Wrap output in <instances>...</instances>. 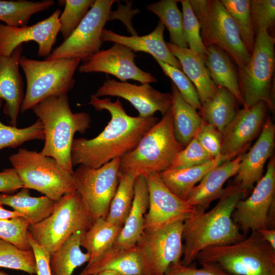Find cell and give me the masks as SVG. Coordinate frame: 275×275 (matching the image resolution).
Here are the masks:
<instances>
[{
	"label": "cell",
	"instance_id": "5",
	"mask_svg": "<svg viewBox=\"0 0 275 275\" xmlns=\"http://www.w3.org/2000/svg\"><path fill=\"white\" fill-rule=\"evenodd\" d=\"M196 259L216 264L232 275H275V250L258 231L235 243L207 247Z\"/></svg>",
	"mask_w": 275,
	"mask_h": 275
},
{
	"label": "cell",
	"instance_id": "13",
	"mask_svg": "<svg viewBox=\"0 0 275 275\" xmlns=\"http://www.w3.org/2000/svg\"><path fill=\"white\" fill-rule=\"evenodd\" d=\"M116 1L95 0L81 22L45 60L78 59L84 62L100 50L101 35Z\"/></svg>",
	"mask_w": 275,
	"mask_h": 275
},
{
	"label": "cell",
	"instance_id": "46",
	"mask_svg": "<svg viewBox=\"0 0 275 275\" xmlns=\"http://www.w3.org/2000/svg\"><path fill=\"white\" fill-rule=\"evenodd\" d=\"M195 138L213 158L221 156L222 133L204 119Z\"/></svg>",
	"mask_w": 275,
	"mask_h": 275
},
{
	"label": "cell",
	"instance_id": "25",
	"mask_svg": "<svg viewBox=\"0 0 275 275\" xmlns=\"http://www.w3.org/2000/svg\"><path fill=\"white\" fill-rule=\"evenodd\" d=\"M149 205L147 183L144 176L135 181L132 206L121 231L113 246L128 248L136 245L144 230L145 215Z\"/></svg>",
	"mask_w": 275,
	"mask_h": 275
},
{
	"label": "cell",
	"instance_id": "7",
	"mask_svg": "<svg viewBox=\"0 0 275 275\" xmlns=\"http://www.w3.org/2000/svg\"><path fill=\"white\" fill-rule=\"evenodd\" d=\"M205 47L215 45L225 51L237 68L245 66L251 54L233 18L219 0H189Z\"/></svg>",
	"mask_w": 275,
	"mask_h": 275
},
{
	"label": "cell",
	"instance_id": "6",
	"mask_svg": "<svg viewBox=\"0 0 275 275\" xmlns=\"http://www.w3.org/2000/svg\"><path fill=\"white\" fill-rule=\"evenodd\" d=\"M80 61L78 59L39 61L22 55L19 64L25 75L26 89L21 112L32 109L48 97L67 94L75 85L74 75Z\"/></svg>",
	"mask_w": 275,
	"mask_h": 275
},
{
	"label": "cell",
	"instance_id": "51",
	"mask_svg": "<svg viewBox=\"0 0 275 275\" xmlns=\"http://www.w3.org/2000/svg\"><path fill=\"white\" fill-rule=\"evenodd\" d=\"M17 216H22L21 215L15 211H11L5 209L0 205V219L11 218Z\"/></svg>",
	"mask_w": 275,
	"mask_h": 275
},
{
	"label": "cell",
	"instance_id": "36",
	"mask_svg": "<svg viewBox=\"0 0 275 275\" xmlns=\"http://www.w3.org/2000/svg\"><path fill=\"white\" fill-rule=\"evenodd\" d=\"M178 1L161 0L149 4L147 9L154 13L166 26L170 42L178 46L188 47L183 31L182 14L177 6Z\"/></svg>",
	"mask_w": 275,
	"mask_h": 275
},
{
	"label": "cell",
	"instance_id": "12",
	"mask_svg": "<svg viewBox=\"0 0 275 275\" xmlns=\"http://www.w3.org/2000/svg\"><path fill=\"white\" fill-rule=\"evenodd\" d=\"M183 221L158 228L144 229L136 246L141 254L144 275H164L169 266L181 261Z\"/></svg>",
	"mask_w": 275,
	"mask_h": 275
},
{
	"label": "cell",
	"instance_id": "40",
	"mask_svg": "<svg viewBox=\"0 0 275 275\" xmlns=\"http://www.w3.org/2000/svg\"><path fill=\"white\" fill-rule=\"evenodd\" d=\"M95 0H65L63 12L59 17L60 32L64 40L67 39L85 17Z\"/></svg>",
	"mask_w": 275,
	"mask_h": 275
},
{
	"label": "cell",
	"instance_id": "41",
	"mask_svg": "<svg viewBox=\"0 0 275 275\" xmlns=\"http://www.w3.org/2000/svg\"><path fill=\"white\" fill-rule=\"evenodd\" d=\"M178 2L182 5V25L185 40L188 48L204 60L206 47L201 36L199 21L193 11L189 0H180Z\"/></svg>",
	"mask_w": 275,
	"mask_h": 275
},
{
	"label": "cell",
	"instance_id": "44",
	"mask_svg": "<svg viewBox=\"0 0 275 275\" xmlns=\"http://www.w3.org/2000/svg\"><path fill=\"white\" fill-rule=\"evenodd\" d=\"M250 9L255 36L262 29L270 34L275 24V1L251 0Z\"/></svg>",
	"mask_w": 275,
	"mask_h": 275
},
{
	"label": "cell",
	"instance_id": "45",
	"mask_svg": "<svg viewBox=\"0 0 275 275\" xmlns=\"http://www.w3.org/2000/svg\"><path fill=\"white\" fill-rule=\"evenodd\" d=\"M213 159L194 138L183 149L177 153L169 169H179L194 167Z\"/></svg>",
	"mask_w": 275,
	"mask_h": 275
},
{
	"label": "cell",
	"instance_id": "21",
	"mask_svg": "<svg viewBox=\"0 0 275 275\" xmlns=\"http://www.w3.org/2000/svg\"><path fill=\"white\" fill-rule=\"evenodd\" d=\"M22 52L21 44L10 56H0V99L5 101L3 112L13 126H16L24 96L23 81L19 69Z\"/></svg>",
	"mask_w": 275,
	"mask_h": 275
},
{
	"label": "cell",
	"instance_id": "29",
	"mask_svg": "<svg viewBox=\"0 0 275 275\" xmlns=\"http://www.w3.org/2000/svg\"><path fill=\"white\" fill-rule=\"evenodd\" d=\"M56 201L45 196H30L29 189L22 187L13 195L0 194V205L10 206L20 213L30 225L37 223L48 216L52 212Z\"/></svg>",
	"mask_w": 275,
	"mask_h": 275
},
{
	"label": "cell",
	"instance_id": "20",
	"mask_svg": "<svg viewBox=\"0 0 275 275\" xmlns=\"http://www.w3.org/2000/svg\"><path fill=\"white\" fill-rule=\"evenodd\" d=\"M275 125L270 116L267 117L257 141L244 153L234 179L243 191L248 193L263 177L266 162L273 156L275 145Z\"/></svg>",
	"mask_w": 275,
	"mask_h": 275
},
{
	"label": "cell",
	"instance_id": "49",
	"mask_svg": "<svg viewBox=\"0 0 275 275\" xmlns=\"http://www.w3.org/2000/svg\"><path fill=\"white\" fill-rule=\"evenodd\" d=\"M23 187L14 168L6 169L0 172V193H12Z\"/></svg>",
	"mask_w": 275,
	"mask_h": 275
},
{
	"label": "cell",
	"instance_id": "2",
	"mask_svg": "<svg viewBox=\"0 0 275 275\" xmlns=\"http://www.w3.org/2000/svg\"><path fill=\"white\" fill-rule=\"evenodd\" d=\"M246 194L237 184L229 185L212 209L207 212L195 210L183 221V265H190L207 247L229 245L245 238L232 215L237 202Z\"/></svg>",
	"mask_w": 275,
	"mask_h": 275
},
{
	"label": "cell",
	"instance_id": "18",
	"mask_svg": "<svg viewBox=\"0 0 275 275\" xmlns=\"http://www.w3.org/2000/svg\"><path fill=\"white\" fill-rule=\"evenodd\" d=\"M94 94L98 97L109 96L125 99L142 118L153 116L157 111L163 116L172 105L171 93L161 92L148 83L137 85L107 78Z\"/></svg>",
	"mask_w": 275,
	"mask_h": 275
},
{
	"label": "cell",
	"instance_id": "26",
	"mask_svg": "<svg viewBox=\"0 0 275 275\" xmlns=\"http://www.w3.org/2000/svg\"><path fill=\"white\" fill-rule=\"evenodd\" d=\"M232 159L231 157L221 155L198 166L179 169H168L158 174L172 193L185 201L191 190L210 171Z\"/></svg>",
	"mask_w": 275,
	"mask_h": 275
},
{
	"label": "cell",
	"instance_id": "10",
	"mask_svg": "<svg viewBox=\"0 0 275 275\" xmlns=\"http://www.w3.org/2000/svg\"><path fill=\"white\" fill-rule=\"evenodd\" d=\"M9 160L23 187L36 190L54 201L75 190L72 174L40 152L20 148Z\"/></svg>",
	"mask_w": 275,
	"mask_h": 275
},
{
	"label": "cell",
	"instance_id": "17",
	"mask_svg": "<svg viewBox=\"0 0 275 275\" xmlns=\"http://www.w3.org/2000/svg\"><path fill=\"white\" fill-rule=\"evenodd\" d=\"M145 177L148 189L149 205L145 215L144 229L158 228L174 222L184 221L195 210L186 201L172 193L158 174Z\"/></svg>",
	"mask_w": 275,
	"mask_h": 275
},
{
	"label": "cell",
	"instance_id": "4",
	"mask_svg": "<svg viewBox=\"0 0 275 275\" xmlns=\"http://www.w3.org/2000/svg\"><path fill=\"white\" fill-rule=\"evenodd\" d=\"M184 148L174 134L171 106L136 146L121 158L119 172L144 176L159 174L170 168L176 155Z\"/></svg>",
	"mask_w": 275,
	"mask_h": 275
},
{
	"label": "cell",
	"instance_id": "8",
	"mask_svg": "<svg viewBox=\"0 0 275 275\" xmlns=\"http://www.w3.org/2000/svg\"><path fill=\"white\" fill-rule=\"evenodd\" d=\"M275 38L266 29L255 36L254 47L248 64L237 68L243 101V107L250 108L263 101L274 112L271 81L275 67Z\"/></svg>",
	"mask_w": 275,
	"mask_h": 275
},
{
	"label": "cell",
	"instance_id": "47",
	"mask_svg": "<svg viewBox=\"0 0 275 275\" xmlns=\"http://www.w3.org/2000/svg\"><path fill=\"white\" fill-rule=\"evenodd\" d=\"M201 268L183 265L181 261L171 264L164 275H232L217 265L211 263H200Z\"/></svg>",
	"mask_w": 275,
	"mask_h": 275
},
{
	"label": "cell",
	"instance_id": "42",
	"mask_svg": "<svg viewBox=\"0 0 275 275\" xmlns=\"http://www.w3.org/2000/svg\"><path fill=\"white\" fill-rule=\"evenodd\" d=\"M163 72L172 81L184 100L196 109H202L197 90L187 76L177 67L155 59Z\"/></svg>",
	"mask_w": 275,
	"mask_h": 275
},
{
	"label": "cell",
	"instance_id": "37",
	"mask_svg": "<svg viewBox=\"0 0 275 275\" xmlns=\"http://www.w3.org/2000/svg\"><path fill=\"white\" fill-rule=\"evenodd\" d=\"M238 29L241 38L248 51L252 54L255 36L251 14L250 0H221Z\"/></svg>",
	"mask_w": 275,
	"mask_h": 275
},
{
	"label": "cell",
	"instance_id": "52",
	"mask_svg": "<svg viewBox=\"0 0 275 275\" xmlns=\"http://www.w3.org/2000/svg\"><path fill=\"white\" fill-rule=\"evenodd\" d=\"M98 275H127V274H122V273L114 271L106 270V271L101 272Z\"/></svg>",
	"mask_w": 275,
	"mask_h": 275
},
{
	"label": "cell",
	"instance_id": "31",
	"mask_svg": "<svg viewBox=\"0 0 275 275\" xmlns=\"http://www.w3.org/2000/svg\"><path fill=\"white\" fill-rule=\"evenodd\" d=\"M171 90L174 134L185 147L195 138L203 119L197 109L184 100L173 82Z\"/></svg>",
	"mask_w": 275,
	"mask_h": 275
},
{
	"label": "cell",
	"instance_id": "9",
	"mask_svg": "<svg viewBox=\"0 0 275 275\" xmlns=\"http://www.w3.org/2000/svg\"><path fill=\"white\" fill-rule=\"evenodd\" d=\"M92 223L78 193L74 190L56 201L52 213L30 225L28 233L49 255L78 231H86Z\"/></svg>",
	"mask_w": 275,
	"mask_h": 275
},
{
	"label": "cell",
	"instance_id": "14",
	"mask_svg": "<svg viewBox=\"0 0 275 275\" xmlns=\"http://www.w3.org/2000/svg\"><path fill=\"white\" fill-rule=\"evenodd\" d=\"M275 158L271 156L264 176L257 183L251 195L239 200L232 215L234 222L245 236L250 231L269 228V214L274 207Z\"/></svg>",
	"mask_w": 275,
	"mask_h": 275
},
{
	"label": "cell",
	"instance_id": "32",
	"mask_svg": "<svg viewBox=\"0 0 275 275\" xmlns=\"http://www.w3.org/2000/svg\"><path fill=\"white\" fill-rule=\"evenodd\" d=\"M122 227L101 217L84 232L80 243L90 256L88 263L97 260L113 246Z\"/></svg>",
	"mask_w": 275,
	"mask_h": 275
},
{
	"label": "cell",
	"instance_id": "48",
	"mask_svg": "<svg viewBox=\"0 0 275 275\" xmlns=\"http://www.w3.org/2000/svg\"><path fill=\"white\" fill-rule=\"evenodd\" d=\"M28 238L36 258V274L51 275L49 267V254L34 240L28 232Z\"/></svg>",
	"mask_w": 275,
	"mask_h": 275
},
{
	"label": "cell",
	"instance_id": "53",
	"mask_svg": "<svg viewBox=\"0 0 275 275\" xmlns=\"http://www.w3.org/2000/svg\"><path fill=\"white\" fill-rule=\"evenodd\" d=\"M0 275H10V274L0 270Z\"/></svg>",
	"mask_w": 275,
	"mask_h": 275
},
{
	"label": "cell",
	"instance_id": "34",
	"mask_svg": "<svg viewBox=\"0 0 275 275\" xmlns=\"http://www.w3.org/2000/svg\"><path fill=\"white\" fill-rule=\"evenodd\" d=\"M54 5L53 0H0V20L8 26H25L34 14L48 10Z\"/></svg>",
	"mask_w": 275,
	"mask_h": 275
},
{
	"label": "cell",
	"instance_id": "24",
	"mask_svg": "<svg viewBox=\"0 0 275 275\" xmlns=\"http://www.w3.org/2000/svg\"><path fill=\"white\" fill-rule=\"evenodd\" d=\"M106 270L127 275H144L142 259L136 246H112L97 260L88 263L78 275H98Z\"/></svg>",
	"mask_w": 275,
	"mask_h": 275
},
{
	"label": "cell",
	"instance_id": "30",
	"mask_svg": "<svg viewBox=\"0 0 275 275\" xmlns=\"http://www.w3.org/2000/svg\"><path fill=\"white\" fill-rule=\"evenodd\" d=\"M201 104L202 118L221 132L234 118L240 105L235 96L222 87H217L211 96Z\"/></svg>",
	"mask_w": 275,
	"mask_h": 275
},
{
	"label": "cell",
	"instance_id": "3",
	"mask_svg": "<svg viewBox=\"0 0 275 275\" xmlns=\"http://www.w3.org/2000/svg\"><path fill=\"white\" fill-rule=\"evenodd\" d=\"M32 109L44 129L45 142L40 152L54 158L73 174L71 149L73 137L76 132L84 133L90 128V115L85 112L73 113L67 94L48 97Z\"/></svg>",
	"mask_w": 275,
	"mask_h": 275
},
{
	"label": "cell",
	"instance_id": "15",
	"mask_svg": "<svg viewBox=\"0 0 275 275\" xmlns=\"http://www.w3.org/2000/svg\"><path fill=\"white\" fill-rule=\"evenodd\" d=\"M135 57L134 51L130 48L114 43L111 48L100 50L82 62L78 70L80 73L109 74L121 81L132 79L141 84L156 82L157 79L150 73L142 70L136 65Z\"/></svg>",
	"mask_w": 275,
	"mask_h": 275
},
{
	"label": "cell",
	"instance_id": "11",
	"mask_svg": "<svg viewBox=\"0 0 275 275\" xmlns=\"http://www.w3.org/2000/svg\"><path fill=\"white\" fill-rule=\"evenodd\" d=\"M120 159L115 158L98 168L79 165L73 172L75 189L92 224L107 216L119 183Z\"/></svg>",
	"mask_w": 275,
	"mask_h": 275
},
{
	"label": "cell",
	"instance_id": "39",
	"mask_svg": "<svg viewBox=\"0 0 275 275\" xmlns=\"http://www.w3.org/2000/svg\"><path fill=\"white\" fill-rule=\"evenodd\" d=\"M2 103L0 99V108ZM33 140H44L43 127L39 119L32 125L22 128L6 125L0 121V150L7 147L16 148Z\"/></svg>",
	"mask_w": 275,
	"mask_h": 275
},
{
	"label": "cell",
	"instance_id": "1",
	"mask_svg": "<svg viewBox=\"0 0 275 275\" xmlns=\"http://www.w3.org/2000/svg\"><path fill=\"white\" fill-rule=\"evenodd\" d=\"M89 103L97 111H107L111 118L96 137L73 140L71 149L73 167L98 168L115 158H121L132 151L159 121L154 116L142 118L128 115L119 98L112 102L111 98H100L93 94Z\"/></svg>",
	"mask_w": 275,
	"mask_h": 275
},
{
	"label": "cell",
	"instance_id": "38",
	"mask_svg": "<svg viewBox=\"0 0 275 275\" xmlns=\"http://www.w3.org/2000/svg\"><path fill=\"white\" fill-rule=\"evenodd\" d=\"M0 267L19 270L36 274V258L33 251L23 250L0 239Z\"/></svg>",
	"mask_w": 275,
	"mask_h": 275
},
{
	"label": "cell",
	"instance_id": "33",
	"mask_svg": "<svg viewBox=\"0 0 275 275\" xmlns=\"http://www.w3.org/2000/svg\"><path fill=\"white\" fill-rule=\"evenodd\" d=\"M84 232H76L59 249L50 254L51 275H72L75 268L89 261L90 255L80 249V239Z\"/></svg>",
	"mask_w": 275,
	"mask_h": 275
},
{
	"label": "cell",
	"instance_id": "16",
	"mask_svg": "<svg viewBox=\"0 0 275 275\" xmlns=\"http://www.w3.org/2000/svg\"><path fill=\"white\" fill-rule=\"evenodd\" d=\"M60 9L47 18L30 26L15 27L0 23V56H10L24 42L33 41L38 45L39 57H47L52 52L60 32Z\"/></svg>",
	"mask_w": 275,
	"mask_h": 275
},
{
	"label": "cell",
	"instance_id": "35",
	"mask_svg": "<svg viewBox=\"0 0 275 275\" xmlns=\"http://www.w3.org/2000/svg\"><path fill=\"white\" fill-rule=\"evenodd\" d=\"M135 173H119V183L105 219L123 226L130 210L134 194Z\"/></svg>",
	"mask_w": 275,
	"mask_h": 275
},
{
	"label": "cell",
	"instance_id": "19",
	"mask_svg": "<svg viewBox=\"0 0 275 275\" xmlns=\"http://www.w3.org/2000/svg\"><path fill=\"white\" fill-rule=\"evenodd\" d=\"M268 107L260 101L250 108L239 109L222 133L221 155L235 158L245 152L251 142L260 135L267 119Z\"/></svg>",
	"mask_w": 275,
	"mask_h": 275
},
{
	"label": "cell",
	"instance_id": "28",
	"mask_svg": "<svg viewBox=\"0 0 275 275\" xmlns=\"http://www.w3.org/2000/svg\"><path fill=\"white\" fill-rule=\"evenodd\" d=\"M172 53L180 62L182 71L195 86L201 104L211 96L217 86L209 76L203 59L188 47L166 42Z\"/></svg>",
	"mask_w": 275,
	"mask_h": 275
},
{
	"label": "cell",
	"instance_id": "22",
	"mask_svg": "<svg viewBox=\"0 0 275 275\" xmlns=\"http://www.w3.org/2000/svg\"><path fill=\"white\" fill-rule=\"evenodd\" d=\"M245 152L227 160L210 171L188 195L186 202L197 211H204L213 201L219 199L225 192V183L235 176Z\"/></svg>",
	"mask_w": 275,
	"mask_h": 275
},
{
	"label": "cell",
	"instance_id": "43",
	"mask_svg": "<svg viewBox=\"0 0 275 275\" xmlns=\"http://www.w3.org/2000/svg\"><path fill=\"white\" fill-rule=\"evenodd\" d=\"M30 224L23 217L0 219V239L20 249L32 250L28 238Z\"/></svg>",
	"mask_w": 275,
	"mask_h": 275
},
{
	"label": "cell",
	"instance_id": "23",
	"mask_svg": "<svg viewBox=\"0 0 275 275\" xmlns=\"http://www.w3.org/2000/svg\"><path fill=\"white\" fill-rule=\"evenodd\" d=\"M164 26L160 21L151 33L142 36H124L104 28L101 35V41L102 42L109 41L121 44L133 51L147 52L152 56L154 59L182 70L180 62L170 51L164 41Z\"/></svg>",
	"mask_w": 275,
	"mask_h": 275
},
{
	"label": "cell",
	"instance_id": "27",
	"mask_svg": "<svg viewBox=\"0 0 275 275\" xmlns=\"http://www.w3.org/2000/svg\"><path fill=\"white\" fill-rule=\"evenodd\" d=\"M204 62L213 83L229 90L243 106L237 67L227 53L216 46H208L206 47Z\"/></svg>",
	"mask_w": 275,
	"mask_h": 275
},
{
	"label": "cell",
	"instance_id": "50",
	"mask_svg": "<svg viewBox=\"0 0 275 275\" xmlns=\"http://www.w3.org/2000/svg\"><path fill=\"white\" fill-rule=\"evenodd\" d=\"M262 238L275 250V229L264 228L257 231Z\"/></svg>",
	"mask_w": 275,
	"mask_h": 275
}]
</instances>
